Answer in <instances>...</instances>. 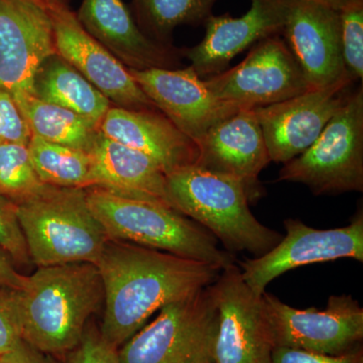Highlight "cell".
<instances>
[{
    "mask_svg": "<svg viewBox=\"0 0 363 363\" xmlns=\"http://www.w3.org/2000/svg\"><path fill=\"white\" fill-rule=\"evenodd\" d=\"M96 266L104 289L100 334L116 348L155 313L211 286L221 272L173 253L111 240Z\"/></svg>",
    "mask_w": 363,
    "mask_h": 363,
    "instance_id": "cell-1",
    "label": "cell"
},
{
    "mask_svg": "<svg viewBox=\"0 0 363 363\" xmlns=\"http://www.w3.org/2000/svg\"><path fill=\"white\" fill-rule=\"evenodd\" d=\"M102 302L101 276L89 262L38 267L18 288L0 293L21 338L45 354L71 352Z\"/></svg>",
    "mask_w": 363,
    "mask_h": 363,
    "instance_id": "cell-2",
    "label": "cell"
},
{
    "mask_svg": "<svg viewBox=\"0 0 363 363\" xmlns=\"http://www.w3.org/2000/svg\"><path fill=\"white\" fill-rule=\"evenodd\" d=\"M166 190L169 207L209 231L233 255L259 257L283 238L255 218L240 181L193 164L167 175Z\"/></svg>",
    "mask_w": 363,
    "mask_h": 363,
    "instance_id": "cell-3",
    "label": "cell"
},
{
    "mask_svg": "<svg viewBox=\"0 0 363 363\" xmlns=\"http://www.w3.org/2000/svg\"><path fill=\"white\" fill-rule=\"evenodd\" d=\"M86 192L91 211L109 240L173 253L220 271L235 262V255L222 250L209 231L173 208L97 187L86 189Z\"/></svg>",
    "mask_w": 363,
    "mask_h": 363,
    "instance_id": "cell-4",
    "label": "cell"
},
{
    "mask_svg": "<svg viewBox=\"0 0 363 363\" xmlns=\"http://www.w3.org/2000/svg\"><path fill=\"white\" fill-rule=\"evenodd\" d=\"M30 262L38 267L96 264L108 238L88 204L83 188L45 185L16 204Z\"/></svg>",
    "mask_w": 363,
    "mask_h": 363,
    "instance_id": "cell-5",
    "label": "cell"
},
{
    "mask_svg": "<svg viewBox=\"0 0 363 363\" xmlns=\"http://www.w3.org/2000/svg\"><path fill=\"white\" fill-rule=\"evenodd\" d=\"M279 182L307 186L315 195L363 192V88L350 91L309 149L284 164Z\"/></svg>",
    "mask_w": 363,
    "mask_h": 363,
    "instance_id": "cell-6",
    "label": "cell"
},
{
    "mask_svg": "<svg viewBox=\"0 0 363 363\" xmlns=\"http://www.w3.org/2000/svg\"><path fill=\"white\" fill-rule=\"evenodd\" d=\"M218 312L210 286L164 306L118 348L121 363H211Z\"/></svg>",
    "mask_w": 363,
    "mask_h": 363,
    "instance_id": "cell-7",
    "label": "cell"
},
{
    "mask_svg": "<svg viewBox=\"0 0 363 363\" xmlns=\"http://www.w3.org/2000/svg\"><path fill=\"white\" fill-rule=\"evenodd\" d=\"M262 298L274 348L341 355L362 341L363 309L352 296H331L324 310L296 309L267 291Z\"/></svg>",
    "mask_w": 363,
    "mask_h": 363,
    "instance_id": "cell-8",
    "label": "cell"
},
{
    "mask_svg": "<svg viewBox=\"0 0 363 363\" xmlns=\"http://www.w3.org/2000/svg\"><path fill=\"white\" fill-rule=\"evenodd\" d=\"M204 81L215 96L238 109L269 106L309 89L297 60L279 35L259 40L238 65Z\"/></svg>",
    "mask_w": 363,
    "mask_h": 363,
    "instance_id": "cell-9",
    "label": "cell"
},
{
    "mask_svg": "<svg viewBox=\"0 0 363 363\" xmlns=\"http://www.w3.org/2000/svg\"><path fill=\"white\" fill-rule=\"evenodd\" d=\"M284 225L286 235L276 247L240 264L242 279L257 295L262 296L274 279L291 269L341 259L363 262L362 208L340 228H313L293 218L286 219Z\"/></svg>",
    "mask_w": 363,
    "mask_h": 363,
    "instance_id": "cell-10",
    "label": "cell"
},
{
    "mask_svg": "<svg viewBox=\"0 0 363 363\" xmlns=\"http://www.w3.org/2000/svg\"><path fill=\"white\" fill-rule=\"evenodd\" d=\"M210 291L218 312L213 363H271L274 345L264 298L245 284L240 267L222 269Z\"/></svg>",
    "mask_w": 363,
    "mask_h": 363,
    "instance_id": "cell-11",
    "label": "cell"
},
{
    "mask_svg": "<svg viewBox=\"0 0 363 363\" xmlns=\"http://www.w3.org/2000/svg\"><path fill=\"white\" fill-rule=\"evenodd\" d=\"M354 81L308 89L285 101L255 109L271 162L286 164L309 149L342 106Z\"/></svg>",
    "mask_w": 363,
    "mask_h": 363,
    "instance_id": "cell-12",
    "label": "cell"
},
{
    "mask_svg": "<svg viewBox=\"0 0 363 363\" xmlns=\"http://www.w3.org/2000/svg\"><path fill=\"white\" fill-rule=\"evenodd\" d=\"M57 54L104 95L111 104L130 111H155L130 69L86 32L68 6L48 11ZM159 111V109H157Z\"/></svg>",
    "mask_w": 363,
    "mask_h": 363,
    "instance_id": "cell-13",
    "label": "cell"
},
{
    "mask_svg": "<svg viewBox=\"0 0 363 363\" xmlns=\"http://www.w3.org/2000/svg\"><path fill=\"white\" fill-rule=\"evenodd\" d=\"M56 52L45 9L32 0H0V88L33 94L35 73Z\"/></svg>",
    "mask_w": 363,
    "mask_h": 363,
    "instance_id": "cell-14",
    "label": "cell"
},
{
    "mask_svg": "<svg viewBox=\"0 0 363 363\" xmlns=\"http://www.w3.org/2000/svg\"><path fill=\"white\" fill-rule=\"evenodd\" d=\"M130 72L157 108L196 143L215 124L240 111L215 96L191 66Z\"/></svg>",
    "mask_w": 363,
    "mask_h": 363,
    "instance_id": "cell-15",
    "label": "cell"
},
{
    "mask_svg": "<svg viewBox=\"0 0 363 363\" xmlns=\"http://www.w3.org/2000/svg\"><path fill=\"white\" fill-rule=\"evenodd\" d=\"M310 89L350 76L341 47L339 11L310 0H286L283 30Z\"/></svg>",
    "mask_w": 363,
    "mask_h": 363,
    "instance_id": "cell-16",
    "label": "cell"
},
{
    "mask_svg": "<svg viewBox=\"0 0 363 363\" xmlns=\"http://www.w3.org/2000/svg\"><path fill=\"white\" fill-rule=\"evenodd\" d=\"M196 166L243 184L250 202L262 196L259 174L271 162L255 109H240L197 143Z\"/></svg>",
    "mask_w": 363,
    "mask_h": 363,
    "instance_id": "cell-17",
    "label": "cell"
},
{
    "mask_svg": "<svg viewBox=\"0 0 363 363\" xmlns=\"http://www.w3.org/2000/svg\"><path fill=\"white\" fill-rule=\"evenodd\" d=\"M250 1V11L240 18L212 14L204 23L206 32L201 42L182 50L203 80L225 71L231 60L250 45L283 33L286 0Z\"/></svg>",
    "mask_w": 363,
    "mask_h": 363,
    "instance_id": "cell-18",
    "label": "cell"
},
{
    "mask_svg": "<svg viewBox=\"0 0 363 363\" xmlns=\"http://www.w3.org/2000/svg\"><path fill=\"white\" fill-rule=\"evenodd\" d=\"M76 16L91 37L130 70H173L183 57L182 50L147 38L123 0H83Z\"/></svg>",
    "mask_w": 363,
    "mask_h": 363,
    "instance_id": "cell-19",
    "label": "cell"
},
{
    "mask_svg": "<svg viewBox=\"0 0 363 363\" xmlns=\"http://www.w3.org/2000/svg\"><path fill=\"white\" fill-rule=\"evenodd\" d=\"M99 130L114 142L147 155L166 175L196 164L199 156L197 143L157 109L130 111L111 106Z\"/></svg>",
    "mask_w": 363,
    "mask_h": 363,
    "instance_id": "cell-20",
    "label": "cell"
},
{
    "mask_svg": "<svg viewBox=\"0 0 363 363\" xmlns=\"http://www.w3.org/2000/svg\"><path fill=\"white\" fill-rule=\"evenodd\" d=\"M95 166V187L113 194L168 204L167 175L147 155L114 142L101 133L90 150Z\"/></svg>",
    "mask_w": 363,
    "mask_h": 363,
    "instance_id": "cell-21",
    "label": "cell"
},
{
    "mask_svg": "<svg viewBox=\"0 0 363 363\" xmlns=\"http://www.w3.org/2000/svg\"><path fill=\"white\" fill-rule=\"evenodd\" d=\"M33 94L99 126L111 102L58 54L48 57L33 79Z\"/></svg>",
    "mask_w": 363,
    "mask_h": 363,
    "instance_id": "cell-22",
    "label": "cell"
},
{
    "mask_svg": "<svg viewBox=\"0 0 363 363\" xmlns=\"http://www.w3.org/2000/svg\"><path fill=\"white\" fill-rule=\"evenodd\" d=\"M33 136L47 142L89 152L99 133V126L84 116L43 101L30 93L13 94Z\"/></svg>",
    "mask_w": 363,
    "mask_h": 363,
    "instance_id": "cell-23",
    "label": "cell"
},
{
    "mask_svg": "<svg viewBox=\"0 0 363 363\" xmlns=\"http://www.w3.org/2000/svg\"><path fill=\"white\" fill-rule=\"evenodd\" d=\"M40 180L56 187H95V166L89 152L47 142L33 136L28 145Z\"/></svg>",
    "mask_w": 363,
    "mask_h": 363,
    "instance_id": "cell-24",
    "label": "cell"
},
{
    "mask_svg": "<svg viewBox=\"0 0 363 363\" xmlns=\"http://www.w3.org/2000/svg\"><path fill=\"white\" fill-rule=\"evenodd\" d=\"M218 0H133L138 28L157 44L173 47L179 26L201 25L212 16Z\"/></svg>",
    "mask_w": 363,
    "mask_h": 363,
    "instance_id": "cell-25",
    "label": "cell"
},
{
    "mask_svg": "<svg viewBox=\"0 0 363 363\" xmlns=\"http://www.w3.org/2000/svg\"><path fill=\"white\" fill-rule=\"evenodd\" d=\"M45 185L33 169L28 145H0V195L16 205L38 194Z\"/></svg>",
    "mask_w": 363,
    "mask_h": 363,
    "instance_id": "cell-26",
    "label": "cell"
},
{
    "mask_svg": "<svg viewBox=\"0 0 363 363\" xmlns=\"http://www.w3.org/2000/svg\"><path fill=\"white\" fill-rule=\"evenodd\" d=\"M341 47L346 72L353 81L363 79V1L339 11Z\"/></svg>",
    "mask_w": 363,
    "mask_h": 363,
    "instance_id": "cell-27",
    "label": "cell"
},
{
    "mask_svg": "<svg viewBox=\"0 0 363 363\" xmlns=\"http://www.w3.org/2000/svg\"><path fill=\"white\" fill-rule=\"evenodd\" d=\"M0 248L9 253L14 262H30L25 235L18 221L16 205L0 195Z\"/></svg>",
    "mask_w": 363,
    "mask_h": 363,
    "instance_id": "cell-28",
    "label": "cell"
},
{
    "mask_svg": "<svg viewBox=\"0 0 363 363\" xmlns=\"http://www.w3.org/2000/svg\"><path fill=\"white\" fill-rule=\"evenodd\" d=\"M32 138V130L13 94L0 88V145H28Z\"/></svg>",
    "mask_w": 363,
    "mask_h": 363,
    "instance_id": "cell-29",
    "label": "cell"
},
{
    "mask_svg": "<svg viewBox=\"0 0 363 363\" xmlns=\"http://www.w3.org/2000/svg\"><path fill=\"white\" fill-rule=\"evenodd\" d=\"M69 363H121V359L118 348L105 340L100 331L88 329L71 351Z\"/></svg>",
    "mask_w": 363,
    "mask_h": 363,
    "instance_id": "cell-30",
    "label": "cell"
},
{
    "mask_svg": "<svg viewBox=\"0 0 363 363\" xmlns=\"http://www.w3.org/2000/svg\"><path fill=\"white\" fill-rule=\"evenodd\" d=\"M271 363H363V355L359 350L341 355H328L294 348L276 347L272 351Z\"/></svg>",
    "mask_w": 363,
    "mask_h": 363,
    "instance_id": "cell-31",
    "label": "cell"
},
{
    "mask_svg": "<svg viewBox=\"0 0 363 363\" xmlns=\"http://www.w3.org/2000/svg\"><path fill=\"white\" fill-rule=\"evenodd\" d=\"M23 342L13 320L0 303V355L16 350Z\"/></svg>",
    "mask_w": 363,
    "mask_h": 363,
    "instance_id": "cell-32",
    "label": "cell"
},
{
    "mask_svg": "<svg viewBox=\"0 0 363 363\" xmlns=\"http://www.w3.org/2000/svg\"><path fill=\"white\" fill-rule=\"evenodd\" d=\"M0 363H52L45 353L23 341L16 350L0 355Z\"/></svg>",
    "mask_w": 363,
    "mask_h": 363,
    "instance_id": "cell-33",
    "label": "cell"
},
{
    "mask_svg": "<svg viewBox=\"0 0 363 363\" xmlns=\"http://www.w3.org/2000/svg\"><path fill=\"white\" fill-rule=\"evenodd\" d=\"M23 279V274L14 267L13 259L0 248V293L18 288Z\"/></svg>",
    "mask_w": 363,
    "mask_h": 363,
    "instance_id": "cell-34",
    "label": "cell"
},
{
    "mask_svg": "<svg viewBox=\"0 0 363 363\" xmlns=\"http://www.w3.org/2000/svg\"><path fill=\"white\" fill-rule=\"evenodd\" d=\"M310 1L316 2L327 7L334 9V11H343L346 7L353 6V4L362 2L363 0H310Z\"/></svg>",
    "mask_w": 363,
    "mask_h": 363,
    "instance_id": "cell-35",
    "label": "cell"
},
{
    "mask_svg": "<svg viewBox=\"0 0 363 363\" xmlns=\"http://www.w3.org/2000/svg\"><path fill=\"white\" fill-rule=\"evenodd\" d=\"M32 1L43 7L45 11H50L56 7L68 6L69 0H32Z\"/></svg>",
    "mask_w": 363,
    "mask_h": 363,
    "instance_id": "cell-36",
    "label": "cell"
},
{
    "mask_svg": "<svg viewBox=\"0 0 363 363\" xmlns=\"http://www.w3.org/2000/svg\"><path fill=\"white\" fill-rule=\"evenodd\" d=\"M211 363H213V362H211Z\"/></svg>",
    "mask_w": 363,
    "mask_h": 363,
    "instance_id": "cell-37",
    "label": "cell"
}]
</instances>
